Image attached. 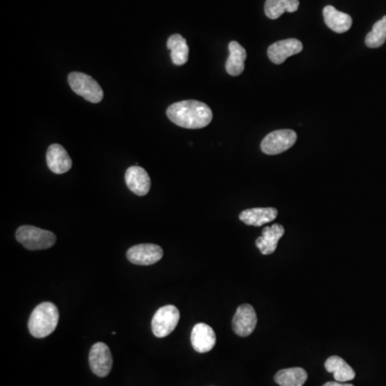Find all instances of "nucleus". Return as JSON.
<instances>
[{
    "instance_id": "1",
    "label": "nucleus",
    "mask_w": 386,
    "mask_h": 386,
    "mask_svg": "<svg viewBox=\"0 0 386 386\" xmlns=\"http://www.w3.org/2000/svg\"><path fill=\"white\" fill-rule=\"evenodd\" d=\"M166 115L176 126L186 129L204 128L213 121L211 107L197 100L176 102L168 107Z\"/></svg>"
},
{
    "instance_id": "2",
    "label": "nucleus",
    "mask_w": 386,
    "mask_h": 386,
    "mask_svg": "<svg viewBox=\"0 0 386 386\" xmlns=\"http://www.w3.org/2000/svg\"><path fill=\"white\" fill-rule=\"evenodd\" d=\"M60 313L56 306L50 301L40 304L33 309L28 320V329L35 338L50 336L58 327Z\"/></svg>"
},
{
    "instance_id": "3",
    "label": "nucleus",
    "mask_w": 386,
    "mask_h": 386,
    "mask_svg": "<svg viewBox=\"0 0 386 386\" xmlns=\"http://www.w3.org/2000/svg\"><path fill=\"white\" fill-rule=\"evenodd\" d=\"M15 237L17 242L28 250H45L56 244V235L54 233L33 225L19 227Z\"/></svg>"
},
{
    "instance_id": "4",
    "label": "nucleus",
    "mask_w": 386,
    "mask_h": 386,
    "mask_svg": "<svg viewBox=\"0 0 386 386\" xmlns=\"http://www.w3.org/2000/svg\"><path fill=\"white\" fill-rule=\"evenodd\" d=\"M70 87L76 95L91 103H99L103 99V90L101 86L91 76L82 72H72L68 76Z\"/></svg>"
},
{
    "instance_id": "5",
    "label": "nucleus",
    "mask_w": 386,
    "mask_h": 386,
    "mask_svg": "<svg viewBox=\"0 0 386 386\" xmlns=\"http://www.w3.org/2000/svg\"><path fill=\"white\" fill-rule=\"evenodd\" d=\"M297 141V134L295 131L290 129L272 131L261 143V150L264 154L274 156L290 150Z\"/></svg>"
},
{
    "instance_id": "6",
    "label": "nucleus",
    "mask_w": 386,
    "mask_h": 386,
    "mask_svg": "<svg viewBox=\"0 0 386 386\" xmlns=\"http://www.w3.org/2000/svg\"><path fill=\"white\" fill-rule=\"evenodd\" d=\"M179 310L175 306L166 305L159 308L152 321V329L155 336L164 338L173 332L179 321Z\"/></svg>"
},
{
    "instance_id": "7",
    "label": "nucleus",
    "mask_w": 386,
    "mask_h": 386,
    "mask_svg": "<svg viewBox=\"0 0 386 386\" xmlns=\"http://www.w3.org/2000/svg\"><path fill=\"white\" fill-rule=\"evenodd\" d=\"M90 369L98 377H107L113 366L111 350L103 342L94 344L89 352Z\"/></svg>"
},
{
    "instance_id": "8",
    "label": "nucleus",
    "mask_w": 386,
    "mask_h": 386,
    "mask_svg": "<svg viewBox=\"0 0 386 386\" xmlns=\"http://www.w3.org/2000/svg\"><path fill=\"white\" fill-rule=\"evenodd\" d=\"M164 250L154 244H141L131 247L127 252V258L135 265H152L161 260Z\"/></svg>"
},
{
    "instance_id": "9",
    "label": "nucleus",
    "mask_w": 386,
    "mask_h": 386,
    "mask_svg": "<svg viewBox=\"0 0 386 386\" xmlns=\"http://www.w3.org/2000/svg\"><path fill=\"white\" fill-rule=\"evenodd\" d=\"M258 317L254 307L249 304L240 305L233 317L232 327L235 334L240 337H248L254 332Z\"/></svg>"
},
{
    "instance_id": "10",
    "label": "nucleus",
    "mask_w": 386,
    "mask_h": 386,
    "mask_svg": "<svg viewBox=\"0 0 386 386\" xmlns=\"http://www.w3.org/2000/svg\"><path fill=\"white\" fill-rule=\"evenodd\" d=\"M303 51V43L297 39H286L270 45L267 50L268 58L276 64H281L293 55Z\"/></svg>"
},
{
    "instance_id": "11",
    "label": "nucleus",
    "mask_w": 386,
    "mask_h": 386,
    "mask_svg": "<svg viewBox=\"0 0 386 386\" xmlns=\"http://www.w3.org/2000/svg\"><path fill=\"white\" fill-rule=\"evenodd\" d=\"M216 333L209 325L198 323L191 332V344L199 353H207L216 344Z\"/></svg>"
},
{
    "instance_id": "12",
    "label": "nucleus",
    "mask_w": 386,
    "mask_h": 386,
    "mask_svg": "<svg viewBox=\"0 0 386 386\" xmlns=\"http://www.w3.org/2000/svg\"><path fill=\"white\" fill-rule=\"evenodd\" d=\"M125 179H126L129 189L134 195L143 197L150 192V186H152L150 175L141 166H130L126 171Z\"/></svg>"
},
{
    "instance_id": "13",
    "label": "nucleus",
    "mask_w": 386,
    "mask_h": 386,
    "mask_svg": "<svg viewBox=\"0 0 386 386\" xmlns=\"http://www.w3.org/2000/svg\"><path fill=\"white\" fill-rule=\"evenodd\" d=\"M46 162L51 171L55 174H64L72 168V160L69 155L60 144L51 145L46 152Z\"/></svg>"
},
{
    "instance_id": "14",
    "label": "nucleus",
    "mask_w": 386,
    "mask_h": 386,
    "mask_svg": "<svg viewBox=\"0 0 386 386\" xmlns=\"http://www.w3.org/2000/svg\"><path fill=\"white\" fill-rule=\"evenodd\" d=\"M283 234H285V228L277 223L272 225V227H265L262 231V235L256 240V247L261 254L264 256L274 254Z\"/></svg>"
},
{
    "instance_id": "15",
    "label": "nucleus",
    "mask_w": 386,
    "mask_h": 386,
    "mask_svg": "<svg viewBox=\"0 0 386 386\" xmlns=\"http://www.w3.org/2000/svg\"><path fill=\"white\" fill-rule=\"evenodd\" d=\"M278 211L274 207H256V209H246L240 215V221L247 225L262 227L265 223L272 222L277 218Z\"/></svg>"
},
{
    "instance_id": "16",
    "label": "nucleus",
    "mask_w": 386,
    "mask_h": 386,
    "mask_svg": "<svg viewBox=\"0 0 386 386\" xmlns=\"http://www.w3.org/2000/svg\"><path fill=\"white\" fill-rule=\"evenodd\" d=\"M325 24L337 33H344L352 26V17L346 13L340 12L333 6H326L323 9Z\"/></svg>"
},
{
    "instance_id": "17",
    "label": "nucleus",
    "mask_w": 386,
    "mask_h": 386,
    "mask_svg": "<svg viewBox=\"0 0 386 386\" xmlns=\"http://www.w3.org/2000/svg\"><path fill=\"white\" fill-rule=\"evenodd\" d=\"M325 369L331 374H334V378L337 382L346 383L356 378V371L353 368L351 367L348 362L340 356H333L327 358L325 362Z\"/></svg>"
},
{
    "instance_id": "18",
    "label": "nucleus",
    "mask_w": 386,
    "mask_h": 386,
    "mask_svg": "<svg viewBox=\"0 0 386 386\" xmlns=\"http://www.w3.org/2000/svg\"><path fill=\"white\" fill-rule=\"evenodd\" d=\"M229 51H230V56L225 62V70L230 76H240L245 69V60L247 58L246 50L240 43L232 41L229 44Z\"/></svg>"
},
{
    "instance_id": "19",
    "label": "nucleus",
    "mask_w": 386,
    "mask_h": 386,
    "mask_svg": "<svg viewBox=\"0 0 386 386\" xmlns=\"http://www.w3.org/2000/svg\"><path fill=\"white\" fill-rule=\"evenodd\" d=\"M166 46L171 51L172 62L176 66H183L187 64L189 58V48L187 41L178 33L172 35L166 42Z\"/></svg>"
},
{
    "instance_id": "20",
    "label": "nucleus",
    "mask_w": 386,
    "mask_h": 386,
    "mask_svg": "<svg viewBox=\"0 0 386 386\" xmlns=\"http://www.w3.org/2000/svg\"><path fill=\"white\" fill-rule=\"evenodd\" d=\"M308 374L301 367L287 368L275 374V382L279 386H303Z\"/></svg>"
},
{
    "instance_id": "21",
    "label": "nucleus",
    "mask_w": 386,
    "mask_h": 386,
    "mask_svg": "<svg viewBox=\"0 0 386 386\" xmlns=\"http://www.w3.org/2000/svg\"><path fill=\"white\" fill-rule=\"evenodd\" d=\"M299 7V0H266L264 11L268 19H277L285 12H297Z\"/></svg>"
},
{
    "instance_id": "22",
    "label": "nucleus",
    "mask_w": 386,
    "mask_h": 386,
    "mask_svg": "<svg viewBox=\"0 0 386 386\" xmlns=\"http://www.w3.org/2000/svg\"><path fill=\"white\" fill-rule=\"evenodd\" d=\"M386 41V15L374 23L372 30L366 36L365 43L368 48L378 49Z\"/></svg>"
},
{
    "instance_id": "23",
    "label": "nucleus",
    "mask_w": 386,
    "mask_h": 386,
    "mask_svg": "<svg viewBox=\"0 0 386 386\" xmlns=\"http://www.w3.org/2000/svg\"><path fill=\"white\" fill-rule=\"evenodd\" d=\"M323 386H354L353 384L342 383V382H327Z\"/></svg>"
}]
</instances>
